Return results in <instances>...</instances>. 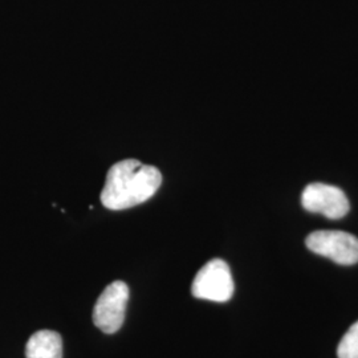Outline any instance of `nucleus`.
Instances as JSON below:
<instances>
[{
	"label": "nucleus",
	"instance_id": "4",
	"mask_svg": "<svg viewBox=\"0 0 358 358\" xmlns=\"http://www.w3.org/2000/svg\"><path fill=\"white\" fill-rule=\"evenodd\" d=\"M128 301V285L124 282H110L96 301L93 309L94 325L106 334L117 332L125 320Z\"/></svg>",
	"mask_w": 358,
	"mask_h": 358
},
{
	"label": "nucleus",
	"instance_id": "2",
	"mask_svg": "<svg viewBox=\"0 0 358 358\" xmlns=\"http://www.w3.org/2000/svg\"><path fill=\"white\" fill-rule=\"evenodd\" d=\"M194 297L215 303H226L234 294V280L229 264L213 259L198 271L192 285Z\"/></svg>",
	"mask_w": 358,
	"mask_h": 358
},
{
	"label": "nucleus",
	"instance_id": "7",
	"mask_svg": "<svg viewBox=\"0 0 358 358\" xmlns=\"http://www.w3.org/2000/svg\"><path fill=\"white\" fill-rule=\"evenodd\" d=\"M338 358H358V321L344 334L337 349Z\"/></svg>",
	"mask_w": 358,
	"mask_h": 358
},
{
	"label": "nucleus",
	"instance_id": "5",
	"mask_svg": "<svg viewBox=\"0 0 358 358\" xmlns=\"http://www.w3.org/2000/svg\"><path fill=\"white\" fill-rule=\"evenodd\" d=\"M301 205L309 213L321 214L329 219H341L350 208L345 192L325 183L308 185L301 195Z\"/></svg>",
	"mask_w": 358,
	"mask_h": 358
},
{
	"label": "nucleus",
	"instance_id": "6",
	"mask_svg": "<svg viewBox=\"0 0 358 358\" xmlns=\"http://www.w3.org/2000/svg\"><path fill=\"white\" fill-rule=\"evenodd\" d=\"M27 358H63L62 336L53 331L34 333L26 345Z\"/></svg>",
	"mask_w": 358,
	"mask_h": 358
},
{
	"label": "nucleus",
	"instance_id": "3",
	"mask_svg": "<svg viewBox=\"0 0 358 358\" xmlns=\"http://www.w3.org/2000/svg\"><path fill=\"white\" fill-rule=\"evenodd\" d=\"M308 248L325 256L341 266H353L358 263V239L344 231H315L308 235Z\"/></svg>",
	"mask_w": 358,
	"mask_h": 358
},
{
	"label": "nucleus",
	"instance_id": "1",
	"mask_svg": "<svg viewBox=\"0 0 358 358\" xmlns=\"http://www.w3.org/2000/svg\"><path fill=\"white\" fill-rule=\"evenodd\" d=\"M162 174L157 167L137 159H125L109 169L101 192L103 205L113 210H127L149 201L158 192Z\"/></svg>",
	"mask_w": 358,
	"mask_h": 358
}]
</instances>
